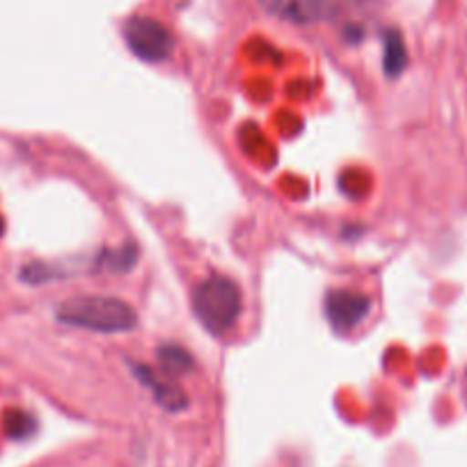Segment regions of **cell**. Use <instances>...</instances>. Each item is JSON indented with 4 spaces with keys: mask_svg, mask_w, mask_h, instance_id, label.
<instances>
[{
    "mask_svg": "<svg viewBox=\"0 0 467 467\" xmlns=\"http://www.w3.org/2000/svg\"><path fill=\"white\" fill-rule=\"evenodd\" d=\"M56 317L65 326L106 332V335L129 332L138 326L136 309L110 296H78V298L65 300L57 307Z\"/></svg>",
    "mask_w": 467,
    "mask_h": 467,
    "instance_id": "cell-1",
    "label": "cell"
},
{
    "mask_svg": "<svg viewBox=\"0 0 467 467\" xmlns=\"http://www.w3.org/2000/svg\"><path fill=\"white\" fill-rule=\"evenodd\" d=\"M192 309L211 335H227L239 323L241 312H244V296L236 282L215 273L195 289Z\"/></svg>",
    "mask_w": 467,
    "mask_h": 467,
    "instance_id": "cell-2",
    "label": "cell"
},
{
    "mask_svg": "<svg viewBox=\"0 0 467 467\" xmlns=\"http://www.w3.org/2000/svg\"><path fill=\"white\" fill-rule=\"evenodd\" d=\"M124 39L133 56L145 62L168 60L174 51L172 33L151 16H131L124 24Z\"/></svg>",
    "mask_w": 467,
    "mask_h": 467,
    "instance_id": "cell-3",
    "label": "cell"
},
{
    "mask_svg": "<svg viewBox=\"0 0 467 467\" xmlns=\"http://www.w3.org/2000/svg\"><path fill=\"white\" fill-rule=\"evenodd\" d=\"M371 312V298L350 289H335L326 296V317L337 332L356 330Z\"/></svg>",
    "mask_w": 467,
    "mask_h": 467,
    "instance_id": "cell-4",
    "label": "cell"
},
{
    "mask_svg": "<svg viewBox=\"0 0 467 467\" xmlns=\"http://www.w3.org/2000/svg\"><path fill=\"white\" fill-rule=\"evenodd\" d=\"M266 15L286 24L307 26L332 15V0H257Z\"/></svg>",
    "mask_w": 467,
    "mask_h": 467,
    "instance_id": "cell-5",
    "label": "cell"
},
{
    "mask_svg": "<svg viewBox=\"0 0 467 467\" xmlns=\"http://www.w3.org/2000/svg\"><path fill=\"white\" fill-rule=\"evenodd\" d=\"M136 376L147 389H151V392H154L156 401H159L163 408H168V410L177 412V410H183V408L188 406V399H186V394H183V389L179 388L174 380H168L163 374H159V371L151 369V367L138 365Z\"/></svg>",
    "mask_w": 467,
    "mask_h": 467,
    "instance_id": "cell-6",
    "label": "cell"
},
{
    "mask_svg": "<svg viewBox=\"0 0 467 467\" xmlns=\"http://www.w3.org/2000/svg\"><path fill=\"white\" fill-rule=\"evenodd\" d=\"M156 360H159V369L163 376H172V379H182V376L191 374L195 369V360L186 348L177 344H163L156 350Z\"/></svg>",
    "mask_w": 467,
    "mask_h": 467,
    "instance_id": "cell-7",
    "label": "cell"
},
{
    "mask_svg": "<svg viewBox=\"0 0 467 467\" xmlns=\"http://www.w3.org/2000/svg\"><path fill=\"white\" fill-rule=\"evenodd\" d=\"M408 65L406 44H403L401 35L397 30H388L385 33V53H383V69L389 78H397Z\"/></svg>",
    "mask_w": 467,
    "mask_h": 467,
    "instance_id": "cell-8",
    "label": "cell"
},
{
    "mask_svg": "<svg viewBox=\"0 0 467 467\" xmlns=\"http://www.w3.org/2000/svg\"><path fill=\"white\" fill-rule=\"evenodd\" d=\"M138 262V250L136 245H127V248H119V250H106L101 254V264L103 268L112 273H127L129 268L136 266Z\"/></svg>",
    "mask_w": 467,
    "mask_h": 467,
    "instance_id": "cell-9",
    "label": "cell"
},
{
    "mask_svg": "<svg viewBox=\"0 0 467 467\" xmlns=\"http://www.w3.org/2000/svg\"><path fill=\"white\" fill-rule=\"evenodd\" d=\"M5 429L10 433V438H26L35 429V421L26 412L12 410L5 415Z\"/></svg>",
    "mask_w": 467,
    "mask_h": 467,
    "instance_id": "cell-10",
    "label": "cell"
}]
</instances>
